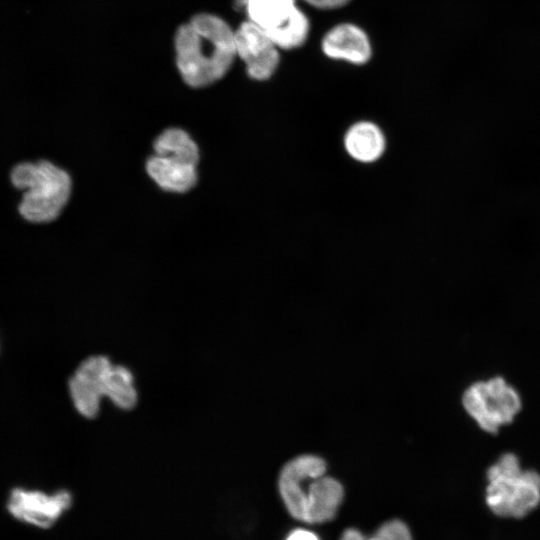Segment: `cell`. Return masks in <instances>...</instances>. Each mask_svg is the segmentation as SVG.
Masks as SVG:
<instances>
[{
  "mask_svg": "<svg viewBox=\"0 0 540 540\" xmlns=\"http://www.w3.org/2000/svg\"><path fill=\"white\" fill-rule=\"evenodd\" d=\"M72 504L73 497L68 490L47 494L15 488L10 493L7 509L14 518L46 529L52 527Z\"/></svg>",
  "mask_w": 540,
  "mask_h": 540,
  "instance_id": "6",
  "label": "cell"
},
{
  "mask_svg": "<svg viewBox=\"0 0 540 540\" xmlns=\"http://www.w3.org/2000/svg\"><path fill=\"white\" fill-rule=\"evenodd\" d=\"M462 404L488 433H496L511 423L522 407L519 393L499 376L471 384L462 396Z\"/></svg>",
  "mask_w": 540,
  "mask_h": 540,
  "instance_id": "5",
  "label": "cell"
},
{
  "mask_svg": "<svg viewBox=\"0 0 540 540\" xmlns=\"http://www.w3.org/2000/svg\"><path fill=\"white\" fill-rule=\"evenodd\" d=\"M9 181L21 193L17 206L20 217L31 224L58 221L73 194L69 171L47 158L16 163L9 172Z\"/></svg>",
  "mask_w": 540,
  "mask_h": 540,
  "instance_id": "2",
  "label": "cell"
},
{
  "mask_svg": "<svg viewBox=\"0 0 540 540\" xmlns=\"http://www.w3.org/2000/svg\"><path fill=\"white\" fill-rule=\"evenodd\" d=\"M175 52L184 82L193 88L209 86L224 77L236 58L235 30L215 15H196L177 31Z\"/></svg>",
  "mask_w": 540,
  "mask_h": 540,
  "instance_id": "1",
  "label": "cell"
},
{
  "mask_svg": "<svg viewBox=\"0 0 540 540\" xmlns=\"http://www.w3.org/2000/svg\"><path fill=\"white\" fill-rule=\"evenodd\" d=\"M154 154L172 157L197 165L200 149L192 136L184 129L171 127L164 129L153 142Z\"/></svg>",
  "mask_w": 540,
  "mask_h": 540,
  "instance_id": "14",
  "label": "cell"
},
{
  "mask_svg": "<svg viewBox=\"0 0 540 540\" xmlns=\"http://www.w3.org/2000/svg\"><path fill=\"white\" fill-rule=\"evenodd\" d=\"M249 21L270 32L283 26L299 8L296 0H245Z\"/></svg>",
  "mask_w": 540,
  "mask_h": 540,
  "instance_id": "13",
  "label": "cell"
},
{
  "mask_svg": "<svg viewBox=\"0 0 540 540\" xmlns=\"http://www.w3.org/2000/svg\"><path fill=\"white\" fill-rule=\"evenodd\" d=\"M68 387L74 407L86 418L98 415L104 397L122 410L134 408L138 401L132 372L125 366L114 365L105 355L84 359L69 379Z\"/></svg>",
  "mask_w": 540,
  "mask_h": 540,
  "instance_id": "3",
  "label": "cell"
},
{
  "mask_svg": "<svg viewBox=\"0 0 540 540\" xmlns=\"http://www.w3.org/2000/svg\"><path fill=\"white\" fill-rule=\"evenodd\" d=\"M371 537L373 540H412L408 526L398 519L383 523Z\"/></svg>",
  "mask_w": 540,
  "mask_h": 540,
  "instance_id": "16",
  "label": "cell"
},
{
  "mask_svg": "<svg viewBox=\"0 0 540 540\" xmlns=\"http://www.w3.org/2000/svg\"><path fill=\"white\" fill-rule=\"evenodd\" d=\"M344 498L342 484L330 476L312 479L307 487L306 523L322 524L338 513Z\"/></svg>",
  "mask_w": 540,
  "mask_h": 540,
  "instance_id": "11",
  "label": "cell"
},
{
  "mask_svg": "<svg viewBox=\"0 0 540 540\" xmlns=\"http://www.w3.org/2000/svg\"><path fill=\"white\" fill-rule=\"evenodd\" d=\"M340 540H372V538L365 536L357 529L348 528L342 533Z\"/></svg>",
  "mask_w": 540,
  "mask_h": 540,
  "instance_id": "19",
  "label": "cell"
},
{
  "mask_svg": "<svg viewBox=\"0 0 540 540\" xmlns=\"http://www.w3.org/2000/svg\"><path fill=\"white\" fill-rule=\"evenodd\" d=\"M348 154L357 161L368 163L380 158L385 149V138L374 123L362 121L349 128L344 137Z\"/></svg>",
  "mask_w": 540,
  "mask_h": 540,
  "instance_id": "12",
  "label": "cell"
},
{
  "mask_svg": "<svg viewBox=\"0 0 540 540\" xmlns=\"http://www.w3.org/2000/svg\"><path fill=\"white\" fill-rule=\"evenodd\" d=\"M485 502L490 511L504 518H522L540 504V474L522 470L518 457L505 453L486 473Z\"/></svg>",
  "mask_w": 540,
  "mask_h": 540,
  "instance_id": "4",
  "label": "cell"
},
{
  "mask_svg": "<svg viewBox=\"0 0 540 540\" xmlns=\"http://www.w3.org/2000/svg\"><path fill=\"white\" fill-rule=\"evenodd\" d=\"M197 167L180 159L154 153L145 162L147 175L161 190L178 194L195 187L198 181Z\"/></svg>",
  "mask_w": 540,
  "mask_h": 540,
  "instance_id": "10",
  "label": "cell"
},
{
  "mask_svg": "<svg viewBox=\"0 0 540 540\" xmlns=\"http://www.w3.org/2000/svg\"><path fill=\"white\" fill-rule=\"evenodd\" d=\"M310 6L322 9V10H333L341 8L347 5L351 0H302Z\"/></svg>",
  "mask_w": 540,
  "mask_h": 540,
  "instance_id": "17",
  "label": "cell"
},
{
  "mask_svg": "<svg viewBox=\"0 0 540 540\" xmlns=\"http://www.w3.org/2000/svg\"><path fill=\"white\" fill-rule=\"evenodd\" d=\"M285 540H319V538L312 531L299 528L291 531Z\"/></svg>",
  "mask_w": 540,
  "mask_h": 540,
  "instance_id": "18",
  "label": "cell"
},
{
  "mask_svg": "<svg viewBox=\"0 0 540 540\" xmlns=\"http://www.w3.org/2000/svg\"><path fill=\"white\" fill-rule=\"evenodd\" d=\"M309 32V20L306 14L298 8L283 26L267 32V34L280 50H290L302 46L307 40Z\"/></svg>",
  "mask_w": 540,
  "mask_h": 540,
  "instance_id": "15",
  "label": "cell"
},
{
  "mask_svg": "<svg viewBox=\"0 0 540 540\" xmlns=\"http://www.w3.org/2000/svg\"><path fill=\"white\" fill-rule=\"evenodd\" d=\"M325 460L317 455L304 454L288 461L278 476V491L288 513L306 523V481L325 475Z\"/></svg>",
  "mask_w": 540,
  "mask_h": 540,
  "instance_id": "7",
  "label": "cell"
},
{
  "mask_svg": "<svg viewBox=\"0 0 540 540\" xmlns=\"http://www.w3.org/2000/svg\"><path fill=\"white\" fill-rule=\"evenodd\" d=\"M323 53L330 59L354 65L366 64L372 56V45L367 33L353 23H339L324 35Z\"/></svg>",
  "mask_w": 540,
  "mask_h": 540,
  "instance_id": "9",
  "label": "cell"
},
{
  "mask_svg": "<svg viewBox=\"0 0 540 540\" xmlns=\"http://www.w3.org/2000/svg\"><path fill=\"white\" fill-rule=\"evenodd\" d=\"M236 57L245 64L251 79H269L280 62L279 48L259 25L247 21L235 30Z\"/></svg>",
  "mask_w": 540,
  "mask_h": 540,
  "instance_id": "8",
  "label": "cell"
}]
</instances>
